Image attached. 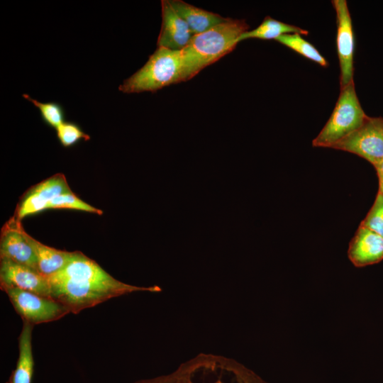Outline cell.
I'll use <instances>...</instances> for the list:
<instances>
[{
    "label": "cell",
    "instance_id": "cell-17",
    "mask_svg": "<svg viewBox=\"0 0 383 383\" xmlns=\"http://www.w3.org/2000/svg\"><path fill=\"white\" fill-rule=\"evenodd\" d=\"M275 40L322 67H328V63L326 58L300 34H285Z\"/></svg>",
    "mask_w": 383,
    "mask_h": 383
},
{
    "label": "cell",
    "instance_id": "cell-13",
    "mask_svg": "<svg viewBox=\"0 0 383 383\" xmlns=\"http://www.w3.org/2000/svg\"><path fill=\"white\" fill-rule=\"evenodd\" d=\"M23 235L33 250L38 272L46 277L61 270L74 255V252L57 250L41 243L28 235L24 229Z\"/></svg>",
    "mask_w": 383,
    "mask_h": 383
},
{
    "label": "cell",
    "instance_id": "cell-10",
    "mask_svg": "<svg viewBox=\"0 0 383 383\" xmlns=\"http://www.w3.org/2000/svg\"><path fill=\"white\" fill-rule=\"evenodd\" d=\"M0 257L38 271L33 250L23 235L20 221L16 218L11 219L2 229Z\"/></svg>",
    "mask_w": 383,
    "mask_h": 383
},
{
    "label": "cell",
    "instance_id": "cell-1",
    "mask_svg": "<svg viewBox=\"0 0 383 383\" xmlns=\"http://www.w3.org/2000/svg\"><path fill=\"white\" fill-rule=\"evenodd\" d=\"M47 278L51 298L73 313L133 292L161 291L157 286L138 287L122 282L79 252H74L61 270Z\"/></svg>",
    "mask_w": 383,
    "mask_h": 383
},
{
    "label": "cell",
    "instance_id": "cell-16",
    "mask_svg": "<svg viewBox=\"0 0 383 383\" xmlns=\"http://www.w3.org/2000/svg\"><path fill=\"white\" fill-rule=\"evenodd\" d=\"M292 33L308 35L309 31L298 26L281 22L270 16H266L256 28L243 33L238 38V42L249 38L276 40L281 35Z\"/></svg>",
    "mask_w": 383,
    "mask_h": 383
},
{
    "label": "cell",
    "instance_id": "cell-9",
    "mask_svg": "<svg viewBox=\"0 0 383 383\" xmlns=\"http://www.w3.org/2000/svg\"><path fill=\"white\" fill-rule=\"evenodd\" d=\"M0 287L17 288L50 297L48 279L38 271L8 259L1 258Z\"/></svg>",
    "mask_w": 383,
    "mask_h": 383
},
{
    "label": "cell",
    "instance_id": "cell-4",
    "mask_svg": "<svg viewBox=\"0 0 383 383\" xmlns=\"http://www.w3.org/2000/svg\"><path fill=\"white\" fill-rule=\"evenodd\" d=\"M187 81L182 50L158 47L147 62L125 79L118 89L125 94L155 92L173 84Z\"/></svg>",
    "mask_w": 383,
    "mask_h": 383
},
{
    "label": "cell",
    "instance_id": "cell-2",
    "mask_svg": "<svg viewBox=\"0 0 383 383\" xmlns=\"http://www.w3.org/2000/svg\"><path fill=\"white\" fill-rule=\"evenodd\" d=\"M134 383H269L235 360L199 354L174 372Z\"/></svg>",
    "mask_w": 383,
    "mask_h": 383
},
{
    "label": "cell",
    "instance_id": "cell-15",
    "mask_svg": "<svg viewBox=\"0 0 383 383\" xmlns=\"http://www.w3.org/2000/svg\"><path fill=\"white\" fill-rule=\"evenodd\" d=\"M33 325L23 322L18 338V357L10 383H31L34 360L32 347Z\"/></svg>",
    "mask_w": 383,
    "mask_h": 383
},
{
    "label": "cell",
    "instance_id": "cell-18",
    "mask_svg": "<svg viewBox=\"0 0 383 383\" xmlns=\"http://www.w3.org/2000/svg\"><path fill=\"white\" fill-rule=\"evenodd\" d=\"M22 96L39 109L42 120L49 126L57 129L64 122L65 111L60 104L52 101L40 102L27 94Z\"/></svg>",
    "mask_w": 383,
    "mask_h": 383
},
{
    "label": "cell",
    "instance_id": "cell-5",
    "mask_svg": "<svg viewBox=\"0 0 383 383\" xmlns=\"http://www.w3.org/2000/svg\"><path fill=\"white\" fill-rule=\"evenodd\" d=\"M366 116L357 96L354 82L340 88L335 106L326 125L313 140V147L332 148L358 129Z\"/></svg>",
    "mask_w": 383,
    "mask_h": 383
},
{
    "label": "cell",
    "instance_id": "cell-20",
    "mask_svg": "<svg viewBox=\"0 0 383 383\" xmlns=\"http://www.w3.org/2000/svg\"><path fill=\"white\" fill-rule=\"evenodd\" d=\"M48 209H70L96 214L102 213L101 210L87 204L72 192L63 194L52 199L48 203Z\"/></svg>",
    "mask_w": 383,
    "mask_h": 383
},
{
    "label": "cell",
    "instance_id": "cell-3",
    "mask_svg": "<svg viewBox=\"0 0 383 383\" xmlns=\"http://www.w3.org/2000/svg\"><path fill=\"white\" fill-rule=\"evenodd\" d=\"M249 29L245 20L228 18L204 33L194 35L182 50L187 80L232 52L238 38Z\"/></svg>",
    "mask_w": 383,
    "mask_h": 383
},
{
    "label": "cell",
    "instance_id": "cell-11",
    "mask_svg": "<svg viewBox=\"0 0 383 383\" xmlns=\"http://www.w3.org/2000/svg\"><path fill=\"white\" fill-rule=\"evenodd\" d=\"M192 36L189 26L174 11L170 1H162V26L157 47L182 50L187 46Z\"/></svg>",
    "mask_w": 383,
    "mask_h": 383
},
{
    "label": "cell",
    "instance_id": "cell-7",
    "mask_svg": "<svg viewBox=\"0 0 383 383\" xmlns=\"http://www.w3.org/2000/svg\"><path fill=\"white\" fill-rule=\"evenodd\" d=\"M331 148L355 154L375 165L383 159V118L367 117L358 129Z\"/></svg>",
    "mask_w": 383,
    "mask_h": 383
},
{
    "label": "cell",
    "instance_id": "cell-14",
    "mask_svg": "<svg viewBox=\"0 0 383 383\" xmlns=\"http://www.w3.org/2000/svg\"><path fill=\"white\" fill-rule=\"evenodd\" d=\"M174 11L185 21L193 35L205 32L212 27L225 22L218 13L196 7L182 0H169Z\"/></svg>",
    "mask_w": 383,
    "mask_h": 383
},
{
    "label": "cell",
    "instance_id": "cell-22",
    "mask_svg": "<svg viewBox=\"0 0 383 383\" xmlns=\"http://www.w3.org/2000/svg\"><path fill=\"white\" fill-rule=\"evenodd\" d=\"M360 225L383 237V195L379 192Z\"/></svg>",
    "mask_w": 383,
    "mask_h": 383
},
{
    "label": "cell",
    "instance_id": "cell-12",
    "mask_svg": "<svg viewBox=\"0 0 383 383\" xmlns=\"http://www.w3.org/2000/svg\"><path fill=\"white\" fill-rule=\"evenodd\" d=\"M348 256L357 267L379 262L383 260V237L360 225L350 242Z\"/></svg>",
    "mask_w": 383,
    "mask_h": 383
},
{
    "label": "cell",
    "instance_id": "cell-24",
    "mask_svg": "<svg viewBox=\"0 0 383 383\" xmlns=\"http://www.w3.org/2000/svg\"><path fill=\"white\" fill-rule=\"evenodd\" d=\"M374 167L379 179V192L383 195V159Z\"/></svg>",
    "mask_w": 383,
    "mask_h": 383
},
{
    "label": "cell",
    "instance_id": "cell-6",
    "mask_svg": "<svg viewBox=\"0 0 383 383\" xmlns=\"http://www.w3.org/2000/svg\"><path fill=\"white\" fill-rule=\"evenodd\" d=\"M23 322L32 325L57 321L70 313L67 307L50 297L17 288L2 289Z\"/></svg>",
    "mask_w": 383,
    "mask_h": 383
},
{
    "label": "cell",
    "instance_id": "cell-19",
    "mask_svg": "<svg viewBox=\"0 0 383 383\" xmlns=\"http://www.w3.org/2000/svg\"><path fill=\"white\" fill-rule=\"evenodd\" d=\"M31 192L49 203L54 198L71 190L65 177L57 174L38 184Z\"/></svg>",
    "mask_w": 383,
    "mask_h": 383
},
{
    "label": "cell",
    "instance_id": "cell-8",
    "mask_svg": "<svg viewBox=\"0 0 383 383\" xmlns=\"http://www.w3.org/2000/svg\"><path fill=\"white\" fill-rule=\"evenodd\" d=\"M336 13L337 52L340 65V84L343 88L353 82L354 33L352 19L345 0H334Z\"/></svg>",
    "mask_w": 383,
    "mask_h": 383
},
{
    "label": "cell",
    "instance_id": "cell-21",
    "mask_svg": "<svg viewBox=\"0 0 383 383\" xmlns=\"http://www.w3.org/2000/svg\"><path fill=\"white\" fill-rule=\"evenodd\" d=\"M56 130L60 143L66 148L75 145L81 140H88L90 138L89 135L74 122H63Z\"/></svg>",
    "mask_w": 383,
    "mask_h": 383
},
{
    "label": "cell",
    "instance_id": "cell-25",
    "mask_svg": "<svg viewBox=\"0 0 383 383\" xmlns=\"http://www.w3.org/2000/svg\"><path fill=\"white\" fill-rule=\"evenodd\" d=\"M9 383H10V382H9Z\"/></svg>",
    "mask_w": 383,
    "mask_h": 383
},
{
    "label": "cell",
    "instance_id": "cell-23",
    "mask_svg": "<svg viewBox=\"0 0 383 383\" xmlns=\"http://www.w3.org/2000/svg\"><path fill=\"white\" fill-rule=\"evenodd\" d=\"M48 202L36 194L30 192L21 204L16 219L21 220L25 216L36 213L48 209Z\"/></svg>",
    "mask_w": 383,
    "mask_h": 383
}]
</instances>
